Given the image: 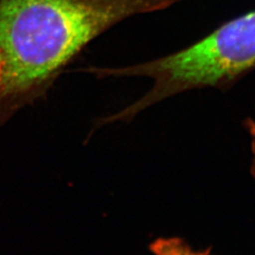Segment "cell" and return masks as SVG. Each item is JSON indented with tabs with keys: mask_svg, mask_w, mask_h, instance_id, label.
Returning <instances> with one entry per match:
<instances>
[{
	"mask_svg": "<svg viewBox=\"0 0 255 255\" xmlns=\"http://www.w3.org/2000/svg\"><path fill=\"white\" fill-rule=\"evenodd\" d=\"M187 0H0V127L46 98L65 66L127 19Z\"/></svg>",
	"mask_w": 255,
	"mask_h": 255,
	"instance_id": "6da1fadb",
	"label": "cell"
},
{
	"mask_svg": "<svg viewBox=\"0 0 255 255\" xmlns=\"http://www.w3.org/2000/svg\"><path fill=\"white\" fill-rule=\"evenodd\" d=\"M255 69V9L231 19L189 46L140 64L89 67L98 78L141 77L152 81L141 98L95 126L129 122L160 102L201 89L228 91Z\"/></svg>",
	"mask_w": 255,
	"mask_h": 255,
	"instance_id": "7a4b0ae2",
	"label": "cell"
},
{
	"mask_svg": "<svg viewBox=\"0 0 255 255\" xmlns=\"http://www.w3.org/2000/svg\"><path fill=\"white\" fill-rule=\"evenodd\" d=\"M149 249L153 255H211L208 252L194 250L178 237L156 239Z\"/></svg>",
	"mask_w": 255,
	"mask_h": 255,
	"instance_id": "3957f363",
	"label": "cell"
},
{
	"mask_svg": "<svg viewBox=\"0 0 255 255\" xmlns=\"http://www.w3.org/2000/svg\"><path fill=\"white\" fill-rule=\"evenodd\" d=\"M243 125L246 128L248 135L250 138L251 152H252V163H251V172L255 179V119L247 118L243 122Z\"/></svg>",
	"mask_w": 255,
	"mask_h": 255,
	"instance_id": "277c9868",
	"label": "cell"
}]
</instances>
